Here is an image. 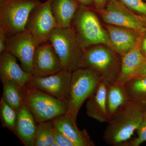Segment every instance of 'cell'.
Returning <instances> with one entry per match:
<instances>
[{
  "label": "cell",
  "mask_w": 146,
  "mask_h": 146,
  "mask_svg": "<svg viewBox=\"0 0 146 146\" xmlns=\"http://www.w3.org/2000/svg\"><path fill=\"white\" fill-rule=\"evenodd\" d=\"M25 104L37 123L51 121L68 111V102L60 100L27 84L25 87Z\"/></svg>",
  "instance_id": "277c9868"
},
{
  "label": "cell",
  "mask_w": 146,
  "mask_h": 146,
  "mask_svg": "<svg viewBox=\"0 0 146 146\" xmlns=\"http://www.w3.org/2000/svg\"><path fill=\"white\" fill-rule=\"evenodd\" d=\"M55 127L68 137L76 146H94L95 143L86 129L80 130L76 121L67 112L53 120Z\"/></svg>",
  "instance_id": "5bb4252c"
},
{
  "label": "cell",
  "mask_w": 146,
  "mask_h": 146,
  "mask_svg": "<svg viewBox=\"0 0 146 146\" xmlns=\"http://www.w3.org/2000/svg\"><path fill=\"white\" fill-rule=\"evenodd\" d=\"M36 122L32 113L24 104L18 111L14 133L26 146H34Z\"/></svg>",
  "instance_id": "2e32d148"
},
{
  "label": "cell",
  "mask_w": 146,
  "mask_h": 146,
  "mask_svg": "<svg viewBox=\"0 0 146 146\" xmlns=\"http://www.w3.org/2000/svg\"><path fill=\"white\" fill-rule=\"evenodd\" d=\"M70 28L78 44L83 49L86 50L91 46L99 44L106 45L111 48L107 31L102 26L94 11L87 7L80 5Z\"/></svg>",
  "instance_id": "7a4b0ae2"
},
{
  "label": "cell",
  "mask_w": 146,
  "mask_h": 146,
  "mask_svg": "<svg viewBox=\"0 0 146 146\" xmlns=\"http://www.w3.org/2000/svg\"><path fill=\"white\" fill-rule=\"evenodd\" d=\"M62 70L60 58L50 43L47 41L37 45L33 63V75L46 77Z\"/></svg>",
  "instance_id": "7c38bea8"
},
{
  "label": "cell",
  "mask_w": 146,
  "mask_h": 146,
  "mask_svg": "<svg viewBox=\"0 0 146 146\" xmlns=\"http://www.w3.org/2000/svg\"><path fill=\"white\" fill-rule=\"evenodd\" d=\"M48 41L58 55L63 70L72 72L80 68L85 50L78 44L70 27H57L50 35Z\"/></svg>",
  "instance_id": "5b68a950"
},
{
  "label": "cell",
  "mask_w": 146,
  "mask_h": 146,
  "mask_svg": "<svg viewBox=\"0 0 146 146\" xmlns=\"http://www.w3.org/2000/svg\"><path fill=\"white\" fill-rule=\"evenodd\" d=\"M125 86L131 100L146 109V76L134 77Z\"/></svg>",
  "instance_id": "7402d4cb"
},
{
  "label": "cell",
  "mask_w": 146,
  "mask_h": 146,
  "mask_svg": "<svg viewBox=\"0 0 146 146\" xmlns=\"http://www.w3.org/2000/svg\"><path fill=\"white\" fill-rule=\"evenodd\" d=\"M57 27L51 9L50 0L40 3L31 11L25 30L34 38L38 44L46 42L52 31Z\"/></svg>",
  "instance_id": "ba28073f"
},
{
  "label": "cell",
  "mask_w": 146,
  "mask_h": 146,
  "mask_svg": "<svg viewBox=\"0 0 146 146\" xmlns=\"http://www.w3.org/2000/svg\"><path fill=\"white\" fill-rule=\"evenodd\" d=\"M104 21L111 25L129 29L140 33L146 31L144 18L134 14L118 0H108L101 11Z\"/></svg>",
  "instance_id": "9c48e42d"
},
{
  "label": "cell",
  "mask_w": 146,
  "mask_h": 146,
  "mask_svg": "<svg viewBox=\"0 0 146 146\" xmlns=\"http://www.w3.org/2000/svg\"><path fill=\"white\" fill-rule=\"evenodd\" d=\"M144 20H145V25H146V19H144Z\"/></svg>",
  "instance_id": "d6a6232c"
},
{
  "label": "cell",
  "mask_w": 146,
  "mask_h": 146,
  "mask_svg": "<svg viewBox=\"0 0 146 146\" xmlns=\"http://www.w3.org/2000/svg\"><path fill=\"white\" fill-rule=\"evenodd\" d=\"M108 0H94V3L96 8L101 11L105 7Z\"/></svg>",
  "instance_id": "f546056e"
},
{
  "label": "cell",
  "mask_w": 146,
  "mask_h": 146,
  "mask_svg": "<svg viewBox=\"0 0 146 146\" xmlns=\"http://www.w3.org/2000/svg\"><path fill=\"white\" fill-rule=\"evenodd\" d=\"M102 82L99 73L92 68H80L72 72L67 112L76 121L82 104Z\"/></svg>",
  "instance_id": "3957f363"
},
{
  "label": "cell",
  "mask_w": 146,
  "mask_h": 146,
  "mask_svg": "<svg viewBox=\"0 0 146 146\" xmlns=\"http://www.w3.org/2000/svg\"><path fill=\"white\" fill-rule=\"evenodd\" d=\"M38 45L31 34L25 31L7 37V51L20 61L24 70L32 74L33 58Z\"/></svg>",
  "instance_id": "8fae6325"
},
{
  "label": "cell",
  "mask_w": 146,
  "mask_h": 146,
  "mask_svg": "<svg viewBox=\"0 0 146 146\" xmlns=\"http://www.w3.org/2000/svg\"><path fill=\"white\" fill-rule=\"evenodd\" d=\"M39 0H0V28L7 37L25 31L32 10Z\"/></svg>",
  "instance_id": "8992f818"
},
{
  "label": "cell",
  "mask_w": 146,
  "mask_h": 146,
  "mask_svg": "<svg viewBox=\"0 0 146 146\" xmlns=\"http://www.w3.org/2000/svg\"><path fill=\"white\" fill-rule=\"evenodd\" d=\"M18 111L12 108L2 98H1L0 117L2 125L13 133L17 123Z\"/></svg>",
  "instance_id": "cb8c5ba5"
},
{
  "label": "cell",
  "mask_w": 146,
  "mask_h": 146,
  "mask_svg": "<svg viewBox=\"0 0 146 146\" xmlns=\"http://www.w3.org/2000/svg\"><path fill=\"white\" fill-rule=\"evenodd\" d=\"M3 85L2 98L13 109L18 111L25 103V87L11 81L2 82Z\"/></svg>",
  "instance_id": "44dd1931"
},
{
  "label": "cell",
  "mask_w": 146,
  "mask_h": 146,
  "mask_svg": "<svg viewBox=\"0 0 146 146\" xmlns=\"http://www.w3.org/2000/svg\"><path fill=\"white\" fill-rule=\"evenodd\" d=\"M146 76V60L138 68L133 77L138 76Z\"/></svg>",
  "instance_id": "f1b7e54d"
},
{
  "label": "cell",
  "mask_w": 146,
  "mask_h": 146,
  "mask_svg": "<svg viewBox=\"0 0 146 146\" xmlns=\"http://www.w3.org/2000/svg\"><path fill=\"white\" fill-rule=\"evenodd\" d=\"M145 108L131 101L108 122L104 140L113 146H126L143 119Z\"/></svg>",
  "instance_id": "6da1fadb"
},
{
  "label": "cell",
  "mask_w": 146,
  "mask_h": 146,
  "mask_svg": "<svg viewBox=\"0 0 146 146\" xmlns=\"http://www.w3.org/2000/svg\"><path fill=\"white\" fill-rule=\"evenodd\" d=\"M50 5L57 27H70L80 5L77 0H50Z\"/></svg>",
  "instance_id": "d6986e66"
},
{
  "label": "cell",
  "mask_w": 146,
  "mask_h": 146,
  "mask_svg": "<svg viewBox=\"0 0 146 146\" xmlns=\"http://www.w3.org/2000/svg\"><path fill=\"white\" fill-rule=\"evenodd\" d=\"M140 47L142 53L146 58V35L140 42Z\"/></svg>",
  "instance_id": "4dcf8cb0"
},
{
  "label": "cell",
  "mask_w": 146,
  "mask_h": 146,
  "mask_svg": "<svg viewBox=\"0 0 146 146\" xmlns=\"http://www.w3.org/2000/svg\"><path fill=\"white\" fill-rule=\"evenodd\" d=\"M32 74L24 70L17 63V58L7 51L0 54V78L1 82L11 81L22 87L29 83Z\"/></svg>",
  "instance_id": "4fadbf2b"
},
{
  "label": "cell",
  "mask_w": 146,
  "mask_h": 146,
  "mask_svg": "<svg viewBox=\"0 0 146 146\" xmlns=\"http://www.w3.org/2000/svg\"><path fill=\"white\" fill-rule=\"evenodd\" d=\"M106 28L111 49L121 56L132 49L140 40V33L137 32L110 25Z\"/></svg>",
  "instance_id": "9a60e30c"
},
{
  "label": "cell",
  "mask_w": 146,
  "mask_h": 146,
  "mask_svg": "<svg viewBox=\"0 0 146 146\" xmlns=\"http://www.w3.org/2000/svg\"><path fill=\"white\" fill-rule=\"evenodd\" d=\"M7 37L2 29L0 28V54L7 51L6 42Z\"/></svg>",
  "instance_id": "83f0119b"
},
{
  "label": "cell",
  "mask_w": 146,
  "mask_h": 146,
  "mask_svg": "<svg viewBox=\"0 0 146 146\" xmlns=\"http://www.w3.org/2000/svg\"><path fill=\"white\" fill-rule=\"evenodd\" d=\"M131 101L127 90L124 84L115 82L108 86L106 103L109 121Z\"/></svg>",
  "instance_id": "ffe728a7"
},
{
  "label": "cell",
  "mask_w": 146,
  "mask_h": 146,
  "mask_svg": "<svg viewBox=\"0 0 146 146\" xmlns=\"http://www.w3.org/2000/svg\"><path fill=\"white\" fill-rule=\"evenodd\" d=\"M107 86L102 81L86 104L87 115L100 123H108L109 121L106 103Z\"/></svg>",
  "instance_id": "e0dca14e"
},
{
  "label": "cell",
  "mask_w": 146,
  "mask_h": 146,
  "mask_svg": "<svg viewBox=\"0 0 146 146\" xmlns=\"http://www.w3.org/2000/svg\"><path fill=\"white\" fill-rule=\"evenodd\" d=\"M121 64V60H119L111 50L96 46L85 50L80 68L94 69L99 74L102 81L109 86L117 80Z\"/></svg>",
  "instance_id": "52a82bcc"
},
{
  "label": "cell",
  "mask_w": 146,
  "mask_h": 146,
  "mask_svg": "<svg viewBox=\"0 0 146 146\" xmlns=\"http://www.w3.org/2000/svg\"><path fill=\"white\" fill-rule=\"evenodd\" d=\"M138 136L129 141L126 146H139L146 141V109L144 111L143 119L137 130Z\"/></svg>",
  "instance_id": "d4e9b609"
},
{
  "label": "cell",
  "mask_w": 146,
  "mask_h": 146,
  "mask_svg": "<svg viewBox=\"0 0 146 146\" xmlns=\"http://www.w3.org/2000/svg\"><path fill=\"white\" fill-rule=\"evenodd\" d=\"M72 75V72L63 69L46 77L33 75L28 84L58 99L69 102Z\"/></svg>",
  "instance_id": "30bf717a"
},
{
  "label": "cell",
  "mask_w": 146,
  "mask_h": 146,
  "mask_svg": "<svg viewBox=\"0 0 146 146\" xmlns=\"http://www.w3.org/2000/svg\"><path fill=\"white\" fill-rule=\"evenodd\" d=\"M80 4L87 7L94 3V0H77Z\"/></svg>",
  "instance_id": "1f68e13d"
},
{
  "label": "cell",
  "mask_w": 146,
  "mask_h": 146,
  "mask_svg": "<svg viewBox=\"0 0 146 146\" xmlns=\"http://www.w3.org/2000/svg\"><path fill=\"white\" fill-rule=\"evenodd\" d=\"M55 142L58 146H76L75 145L68 137L58 131L55 127L54 133Z\"/></svg>",
  "instance_id": "4316f807"
},
{
  "label": "cell",
  "mask_w": 146,
  "mask_h": 146,
  "mask_svg": "<svg viewBox=\"0 0 146 146\" xmlns=\"http://www.w3.org/2000/svg\"><path fill=\"white\" fill-rule=\"evenodd\" d=\"M143 1H146V0H143Z\"/></svg>",
  "instance_id": "836d02e7"
},
{
  "label": "cell",
  "mask_w": 146,
  "mask_h": 146,
  "mask_svg": "<svg viewBox=\"0 0 146 146\" xmlns=\"http://www.w3.org/2000/svg\"><path fill=\"white\" fill-rule=\"evenodd\" d=\"M129 9L146 16V3L143 0H118Z\"/></svg>",
  "instance_id": "484cf974"
},
{
  "label": "cell",
  "mask_w": 146,
  "mask_h": 146,
  "mask_svg": "<svg viewBox=\"0 0 146 146\" xmlns=\"http://www.w3.org/2000/svg\"><path fill=\"white\" fill-rule=\"evenodd\" d=\"M119 75L116 82L124 84L134 77L139 67L145 60L140 47V40L132 49L121 56Z\"/></svg>",
  "instance_id": "ac0fdd59"
},
{
  "label": "cell",
  "mask_w": 146,
  "mask_h": 146,
  "mask_svg": "<svg viewBox=\"0 0 146 146\" xmlns=\"http://www.w3.org/2000/svg\"><path fill=\"white\" fill-rule=\"evenodd\" d=\"M53 120L37 123L34 146H52L55 142Z\"/></svg>",
  "instance_id": "603a6c76"
}]
</instances>
